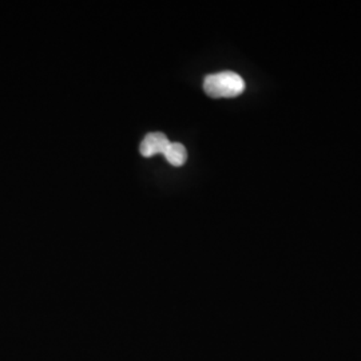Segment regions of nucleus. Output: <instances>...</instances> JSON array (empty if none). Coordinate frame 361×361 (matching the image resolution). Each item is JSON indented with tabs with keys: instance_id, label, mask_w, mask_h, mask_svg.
<instances>
[{
	"instance_id": "obj_1",
	"label": "nucleus",
	"mask_w": 361,
	"mask_h": 361,
	"mask_svg": "<svg viewBox=\"0 0 361 361\" xmlns=\"http://www.w3.org/2000/svg\"><path fill=\"white\" fill-rule=\"evenodd\" d=\"M204 90L212 98H233L244 92L245 82L233 71H222L205 78Z\"/></svg>"
},
{
	"instance_id": "obj_2",
	"label": "nucleus",
	"mask_w": 361,
	"mask_h": 361,
	"mask_svg": "<svg viewBox=\"0 0 361 361\" xmlns=\"http://www.w3.org/2000/svg\"><path fill=\"white\" fill-rule=\"evenodd\" d=\"M168 137L162 133H150L143 138L140 150L143 157H153L155 154H164L170 145Z\"/></svg>"
},
{
	"instance_id": "obj_3",
	"label": "nucleus",
	"mask_w": 361,
	"mask_h": 361,
	"mask_svg": "<svg viewBox=\"0 0 361 361\" xmlns=\"http://www.w3.org/2000/svg\"><path fill=\"white\" fill-rule=\"evenodd\" d=\"M164 157L166 158L170 165L173 166H182L188 159V152L182 143H170L168 149L165 150Z\"/></svg>"
}]
</instances>
